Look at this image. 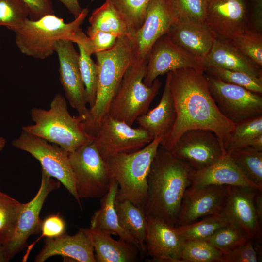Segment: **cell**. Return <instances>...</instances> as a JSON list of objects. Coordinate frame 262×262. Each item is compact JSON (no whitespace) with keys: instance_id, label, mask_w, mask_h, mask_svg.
Wrapping results in <instances>:
<instances>
[{"instance_id":"obj_37","label":"cell","mask_w":262,"mask_h":262,"mask_svg":"<svg viewBox=\"0 0 262 262\" xmlns=\"http://www.w3.org/2000/svg\"><path fill=\"white\" fill-rule=\"evenodd\" d=\"M204 72L225 82L245 88L254 93L261 95L262 93V78L243 72L213 66L205 67Z\"/></svg>"},{"instance_id":"obj_32","label":"cell","mask_w":262,"mask_h":262,"mask_svg":"<svg viewBox=\"0 0 262 262\" xmlns=\"http://www.w3.org/2000/svg\"><path fill=\"white\" fill-rule=\"evenodd\" d=\"M22 203L0 191V244H5L13 238Z\"/></svg>"},{"instance_id":"obj_7","label":"cell","mask_w":262,"mask_h":262,"mask_svg":"<svg viewBox=\"0 0 262 262\" xmlns=\"http://www.w3.org/2000/svg\"><path fill=\"white\" fill-rule=\"evenodd\" d=\"M146 64H132L126 71L109 106L108 114L132 126L149 108L161 86L157 78L147 86L143 82Z\"/></svg>"},{"instance_id":"obj_51","label":"cell","mask_w":262,"mask_h":262,"mask_svg":"<svg viewBox=\"0 0 262 262\" xmlns=\"http://www.w3.org/2000/svg\"><path fill=\"white\" fill-rule=\"evenodd\" d=\"M5 144V139L3 137L0 136V151H1L4 148Z\"/></svg>"},{"instance_id":"obj_34","label":"cell","mask_w":262,"mask_h":262,"mask_svg":"<svg viewBox=\"0 0 262 262\" xmlns=\"http://www.w3.org/2000/svg\"><path fill=\"white\" fill-rule=\"evenodd\" d=\"M229 154L244 174L262 187V151L248 147L233 151Z\"/></svg>"},{"instance_id":"obj_25","label":"cell","mask_w":262,"mask_h":262,"mask_svg":"<svg viewBox=\"0 0 262 262\" xmlns=\"http://www.w3.org/2000/svg\"><path fill=\"white\" fill-rule=\"evenodd\" d=\"M94 250L96 262H133L138 260L140 250L124 240H116L107 231L85 229Z\"/></svg>"},{"instance_id":"obj_16","label":"cell","mask_w":262,"mask_h":262,"mask_svg":"<svg viewBox=\"0 0 262 262\" xmlns=\"http://www.w3.org/2000/svg\"><path fill=\"white\" fill-rule=\"evenodd\" d=\"M230 186H190L183 196L175 227L185 226L200 217L222 213Z\"/></svg>"},{"instance_id":"obj_10","label":"cell","mask_w":262,"mask_h":262,"mask_svg":"<svg viewBox=\"0 0 262 262\" xmlns=\"http://www.w3.org/2000/svg\"><path fill=\"white\" fill-rule=\"evenodd\" d=\"M208 88L221 114L234 124L262 115V97L245 88L205 74Z\"/></svg>"},{"instance_id":"obj_15","label":"cell","mask_w":262,"mask_h":262,"mask_svg":"<svg viewBox=\"0 0 262 262\" xmlns=\"http://www.w3.org/2000/svg\"><path fill=\"white\" fill-rule=\"evenodd\" d=\"M41 170V183L38 192L31 201L23 203L12 239L2 244L9 261L23 249L31 235L40 231L42 220L39 215L45 200L51 192L60 186L59 181H56L43 169Z\"/></svg>"},{"instance_id":"obj_14","label":"cell","mask_w":262,"mask_h":262,"mask_svg":"<svg viewBox=\"0 0 262 262\" xmlns=\"http://www.w3.org/2000/svg\"><path fill=\"white\" fill-rule=\"evenodd\" d=\"M188 67L203 72L204 70L202 60L176 45L166 33L160 37L151 49L143 82L150 86L159 76Z\"/></svg>"},{"instance_id":"obj_1","label":"cell","mask_w":262,"mask_h":262,"mask_svg":"<svg viewBox=\"0 0 262 262\" xmlns=\"http://www.w3.org/2000/svg\"><path fill=\"white\" fill-rule=\"evenodd\" d=\"M166 74L176 118L160 145L170 151L184 131L201 129L213 131L224 147L235 124L218 109L209 91L204 72L188 67Z\"/></svg>"},{"instance_id":"obj_31","label":"cell","mask_w":262,"mask_h":262,"mask_svg":"<svg viewBox=\"0 0 262 262\" xmlns=\"http://www.w3.org/2000/svg\"><path fill=\"white\" fill-rule=\"evenodd\" d=\"M198 222L180 227H176L184 241L204 240L220 228L227 225L230 220L223 213L203 217Z\"/></svg>"},{"instance_id":"obj_42","label":"cell","mask_w":262,"mask_h":262,"mask_svg":"<svg viewBox=\"0 0 262 262\" xmlns=\"http://www.w3.org/2000/svg\"><path fill=\"white\" fill-rule=\"evenodd\" d=\"M179 18L204 23L207 0H172Z\"/></svg>"},{"instance_id":"obj_38","label":"cell","mask_w":262,"mask_h":262,"mask_svg":"<svg viewBox=\"0 0 262 262\" xmlns=\"http://www.w3.org/2000/svg\"><path fill=\"white\" fill-rule=\"evenodd\" d=\"M79 49V69L85 86L89 108L95 103L98 82V68L96 63L80 43H76Z\"/></svg>"},{"instance_id":"obj_18","label":"cell","mask_w":262,"mask_h":262,"mask_svg":"<svg viewBox=\"0 0 262 262\" xmlns=\"http://www.w3.org/2000/svg\"><path fill=\"white\" fill-rule=\"evenodd\" d=\"M245 0H207L204 23L215 38L230 41L248 29Z\"/></svg>"},{"instance_id":"obj_47","label":"cell","mask_w":262,"mask_h":262,"mask_svg":"<svg viewBox=\"0 0 262 262\" xmlns=\"http://www.w3.org/2000/svg\"><path fill=\"white\" fill-rule=\"evenodd\" d=\"M61 2L72 15L74 18L78 17L82 11L78 0H58Z\"/></svg>"},{"instance_id":"obj_13","label":"cell","mask_w":262,"mask_h":262,"mask_svg":"<svg viewBox=\"0 0 262 262\" xmlns=\"http://www.w3.org/2000/svg\"><path fill=\"white\" fill-rule=\"evenodd\" d=\"M169 151L196 170L213 164L226 153L224 146L213 131L201 129L184 131Z\"/></svg>"},{"instance_id":"obj_27","label":"cell","mask_w":262,"mask_h":262,"mask_svg":"<svg viewBox=\"0 0 262 262\" xmlns=\"http://www.w3.org/2000/svg\"><path fill=\"white\" fill-rule=\"evenodd\" d=\"M118 189V183L112 179L109 191L100 198V208L95 212L91 217L90 228L106 231L112 235H117L120 239L137 246L141 251L136 240L119 223L115 207Z\"/></svg>"},{"instance_id":"obj_28","label":"cell","mask_w":262,"mask_h":262,"mask_svg":"<svg viewBox=\"0 0 262 262\" xmlns=\"http://www.w3.org/2000/svg\"><path fill=\"white\" fill-rule=\"evenodd\" d=\"M115 207L120 226L136 240L141 252L145 253L147 219L144 210L128 200H115Z\"/></svg>"},{"instance_id":"obj_33","label":"cell","mask_w":262,"mask_h":262,"mask_svg":"<svg viewBox=\"0 0 262 262\" xmlns=\"http://www.w3.org/2000/svg\"><path fill=\"white\" fill-rule=\"evenodd\" d=\"M122 18L130 35L142 25L150 0H108Z\"/></svg>"},{"instance_id":"obj_30","label":"cell","mask_w":262,"mask_h":262,"mask_svg":"<svg viewBox=\"0 0 262 262\" xmlns=\"http://www.w3.org/2000/svg\"><path fill=\"white\" fill-rule=\"evenodd\" d=\"M262 134V115L235 124L224 146L226 153L250 146L252 140Z\"/></svg>"},{"instance_id":"obj_46","label":"cell","mask_w":262,"mask_h":262,"mask_svg":"<svg viewBox=\"0 0 262 262\" xmlns=\"http://www.w3.org/2000/svg\"><path fill=\"white\" fill-rule=\"evenodd\" d=\"M251 30L261 32L262 29V0H255Z\"/></svg>"},{"instance_id":"obj_26","label":"cell","mask_w":262,"mask_h":262,"mask_svg":"<svg viewBox=\"0 0 262 262\" xmlns=\"http://www.w3.org/2000/svg\"><path fill=\"white\" fill-rule=\"evenodd\" d=\"M176 118V110L170 93L167 76L160 102L153 109L139 116L136 121L154 138H163L168 134Z\"/></svg>"},{"instance_id":"obj_22","label":"cell","mask_w":262,"mask_h":262,"mask_svg":"<svg viewBox=\"0 0 262 262\" xmlns=\"http://www.w3.org/2000/svg\"><path fill=\"white\" fill-rule=\"evenodd\" d=\"M190 186L203 187L209 185L248 187L262 190L249 180L226 153L213 164L202 169H192L189 174Z\"/></svg>"},{"instance_id":"obj_11","label":"cell","mask_w":262,"mask_h":262,"mask_svg":"<svg viewBox=\"0 0 262 262\" xmlns=\"http://www.w3.org/2000/svg\"><path fill=\"white\" fill-rule=\"evenodd\" d=\"M153 139L144 129L132 128L107 114L100 122L93 143L106 160L116 155L138 151Z\"/></svg>"},{"instance_id":"obj_29","label":"cell","mask_w":262,"mask_h":262,"mask_svg":"<svg viewBox=\"0 0 262 262\" xmlns=\"http://www.w3.org/2000/svg\"><path fill=\"white\" fill-rule=\"evenodd\" d=\"M89 22L90 26L86 31L88 37L99 31L111 33L119 36L130 34L126 24L108 0L93 11Z\"/></svg>"},{"instance_id":"obj_8","label":"cell","mask_w":262,"mask_h":262,"mask_svg":"<svg viewBox=\"0 0 262 262\" xmlns=\"http://www.w3.org/2000/svg\"><path fill=\"white\" fill-rule=\"evenodd\" d=\"M80 199L98 198L109 191L112 178L106 161L93 142L68 153Z\"/></svg>"},{"instance_id":"obj_40","label":"cell","mask_w":262,"mask_h":262,"mask_svg":"<svg viewBox=\"0 0 262 262\" xmlns=\"http://www.w3.org/2000/svg\"><path fill=\"white\" fill-rule=\"evenodd\" d=\"M28 16V9L21 0H0V26L15 32Z\"/></svg>"},{"instance_id":"obj_49","label":"cell","mask_w":262,"mask_h":262,"mask_svg":"<svg viewBox=\"0 0 262 262\" xmlns=\"http://www.w3.org/2000/svg\"><path fill=\"white\" fill-rule=\"evenodd\" d=\"M249 147L258 151H262V134L255 138Z\"/></svg>"},{"instance_id":"obj_41","label":"cell","mask_w":262,"mask_h":262,"mask_svg":"<svg viewBox=\"0 0 262 262\" xmlns=\"http://www.w3.org/2000/svg\"><path fill=\"white\" fill-rule=\"evenodd\" d=\"M119 37L115 34L103 31L98 32L91 37H88L81 29L76 33L71 41L81 44L92 55L111 49Z\"/></svg>"},{"instance_id":"obj_50","label":"cell","mask_w":262,"mask_h":262,"mask_svg":"<svg viewBox=\"0 0 262 262\" xmlns=\"http://www.w3.org/2000/svg\"><path fill=\"white\" fill-rule=\"evenodd\" d=\"M8 261L3 249V245L0 244V262H7Z\"/></svg>"},{"instance_id":"obj_3","label":"cell","mask_w":262,"mask_h":262,"mask_svg":"<svg viewBox=\"0 0 262 262\" xmlns=\"http://www.w3.org/2000/svg\"><path fill=\"white\" fill-rule=\"evenodd\" d=\"M30 114L34 124L22 130L57 145L68 153L93 141L94 137L86 130L85 118L71 115L66 100L60 93L54 96L49 110L33 107Z\"/></svg>"},{"instance_id":"obj_17","label":"cell","mask_w":262,"mask_h":262,"mask_svg":"<svg viewBox=\"0 0 262 262\" xmlns=\"http://www.w3.org/2000/svg\"><path fill=\"white\" fill-rule=\"evenodd\" d=\"M59 63V80L70 106L85 119L88 113L87 98L81 75L79 53L70 40L60 39L55 45Z\"/></svg>"},{"instance_id":"obj_48","label":"cell","mask_w":262,"mask_h":262,"mask_svg":"<svg viewBox=\"0 0 262 262\" xmlns=\"http://www.w3.org/2000/svg\"><path fill=\"white\" fill-rule=\"evenodd\" d=\"M254 203L255 209L257 213L258 220L262 224V190H258L256 194Z\"/></svg>"},{"instance_id":"obj_23","label":"cell","mask_w":262,"mask_h":262,"mask_svg":"<svg viewBox=\"0 0 262 262\" xmlns=\"http://www.w3.org/2000/svg\"><path fill=\"white\" fill-rule=\"evenodd\" d=\"M167 34L176 45L201 60L210 50L215 38L204 23L188 18H179Z\"/></svg>"},{"instance_id":"obj_24","label":"cell","mask_w":262,"mask_h":262,"mask_svg":"<svg viewBox=\"0 0 262 262\" xmlns=\"http://www.w3.org/2000/svg\"><path fill=\"white\" fill-rule=\"evenodd\" d=\"M202 62L204 68L217 66L262 78V68L241 52L229 41L215 38Z\"/></svg>"},{"instance_id":"obj_20","label":"cell","mask_w":262,"mask_h":262,"mask_svg":"<svg viewBox=\"0 0 262 262\" xmlns=\"http://www.w3.org/2000/svg\"><path fill=\"white\" fill-rule=\"evenodd\" d=\"M258 190L248 187L230 186L222 213L230 221L240 226L249 238L261 241V224L254 203Z\"/></svg>"},{"instance_id":"obj_43","label":"cell","mask_w":262,"mask_h":262,"mask_svg":"<svg viewBox=\"0 0 262 262\" xmlns=\"http://www.w3.org/2000/svg\"><path fill=\"white\" fill-rule=\"evenodd\" d=\"M258 260L257 253L251 239L223 253V262H257Z\"/></svg>"},{"instance_id":"obj_36","label":"cell","mask_w":262,"mask_h":262,"mask_svg":"<svg viewBox=\"0 0 262 262\" xmlns=\"http://www.w3.org/2000/svg\"><path fill=\"white\" fill-rule=\"evenodd\" d=\"M250 239L243 229L236 223L230 221L204 240L222 253L229 251Z\"/></svg>"},{"instance_id":"obj_39","label":"cell","mask_w":262,"mask_h":262,"mask_svg":"<svg viewBox=\"0 0 262 262\" xmlns=\"http://www.w3.org/2000/svg\"><path fill=\"white\" fill-rule=\"evenodd\" d=\"M255 64L262 66V32L246 29L229 41Z\"/></svg>"},{"instance_id":"obj_44","label":"cell","mask_w":262,"mask_h":262,"mask_svg":"<svg viewBox=\"0 0 262 262\" xmlns=\"http://www.w3.org/2000/svg\"><path fill=\"white\" fill-rule=\"evenodd\" d=\"M65 222L59 214L49 216L42 221L40 229L42 234L35 242L43 237H57L65 233Z\"/></svg>"},{"instance_id":"obj_12","label":"cell","mask_w":262,"mask_h":262,"mask_svg":"<svg viewBox=\"0 0 262 262\" xmlns=\"http://www.w3.org/2000/svg\"><path fill=\"white\" fill-rule=\"evenodd\" d=\"M178 18L172 0H150L142 25L130 35L134 50L132 64H146L154 44Z\"/></svg>"},{"instance_id":"obj_52","label":"cell","mask_w":262,"mask_h":262,"mask_svg":"<svg viewBox=\"0 0 262 262\" xmlns=\"http://www.w3.org/2000/svg\"></svg>"},{"instance_id":"obj_4","label":"cell","mask_w":262,"mask_h":262,"mask_svg":"<svg viewBox=\"0 0 262 262\" xmlns=\"http://www.w3.org/2000/svg\"><path fill=\"white\" fill-rule=\"evenodd\" d=\"M95 54L98 68L96 99L84 121L87 132L94 137L102 118L108 113L126 71L132 64L134 50L130 34L119 37L111 49Z\"/></svg>"},{"instance_id":"obj_2","label":"cell","mask_w":262,"mask_h":262,"mask_svg":"<svg viewBox=\"0 0 262 262\" xmlns=\"http://www.w3.org/2000/svg\"><path fill=\"white\" fill-rule=\"evenodd\" d=\"M192 169L189 164L159 145L147 177L146 215L175 227L184 193L190 186Z\"/></svg>"},{"instance_id":"obj_35","label":"cell","mask_w":262,"mask_h":262,"mask_svg":"<svg viewBox=\"0 0 262 262\" xmlns=\"http://www.w3.org/2000/svg\"><path fill=\"white\" fill-rule=\"evenodd\" d=\"M181 262H223V253L204 240L183 242Z\"/></svg>"},{"instance_id":"obj_9","label":"cell","mask_w":262,"mask_h":262,"mask_svg":"<svg viewBox=\"0 0 262 262\" xmlns=\"http://www.w3.org/2000/svg\"><path fill=\"white\" fill-rule=\"evenodd\" d=\"M12 145L29 153L39 161L41 169L62 183L81 207L67 151L57 145L52 144L23 130L18 137L12 141Z\"/></svg>"},{"instance_id":"obj_5","label":"cell","mask_w":262,"mask_h":262,"mask_svg":"<svg viewBox=\"0 0 262 262\" xmlns=\"http://www.w3.org/2000/svg\"><path fill=\"white\" fill-rule=\"evenodd\" d=\"M163 138L153 139L141 149L105 160L118 189L116 201L128 200L145 211L147 200V177L152 160Z\"/></svg>"},{"instance_id":"obj_45","label":"cell","mask_w":262,"mask_h":262,"mask_svg":"<svg viewBox=\"0 0 262 262\" xmlns=\"http://www.w3.org/2000/svg\"><path fill=\"white\" fill-rule=\"evenodd\" d=\"M29 11L30 20H36L49 14H54L51 0H21Z\"/></svg>"},{"instance_id":"obj_6","label":"cell","mask_w":262,"mask_h":262,"mask_svg":"<svg viewBox=\"0 0 262 262\" xmlns=\"http://www.w3.org/2000/svg\"><path fill=\"white\" fill-rule=\"evenodd\" d=\"M88 7L69 23L55 16L46 15L36 20L27 18L15 32V42L20 52L29 57L45 59L55 52V45L60 39L70 41L88 15Z\"/></svg>"},{"instance_id":"obj_19","label":"cell","mask_w":262,"mask_h":262,"mask_svg":"<svg viewBox=\"0 0 262 262\" xmlns=\"http://www.w3.org/2000/svg\"><path fill=\"white\" fill-rule=\"evenodd\" d=\"M146 216L145 253L151 258L150 261L181 262L184 240L177 228L160 219Z\"/></svg>"},{"instance_id":"obj_21","label":"cell","mask_w":262,"mask_h":262,"mask_svg":"<svg viewBox=\"0 0 262 262\" xmlns=\"http://www.w3.org/2000/svg\"><path fill=\"white\" fill-rule=\"evenodd\" d=\"M94 248L85 229L73 235L64 233L55 238H47L34 262H43L55 255L71 262H96Z\"/></svg>"}]
</instances>
